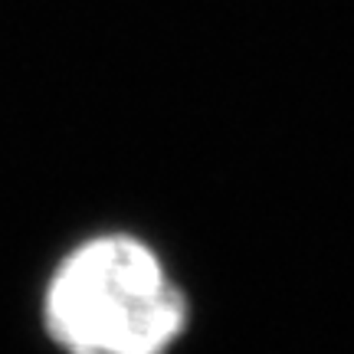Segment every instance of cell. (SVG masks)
<instances>
[{"label": "cell", "instance_id": "obj_1", "mask_svg": "<svg viewBox=\"0 0 354 354\" xmlns=\"http://www.w3.org/2000/svg\"><path fill=\"white\" fill-rule=\"evenodd\" d=\"M187 318L167 263L131 233L76 243L43 289V328L63 354H167Z\"/></svg>", "mask_w": 354, "mask_h": 354}]
</instances>
